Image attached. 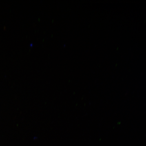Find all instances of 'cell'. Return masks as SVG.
<instances>
[]
</instances>
